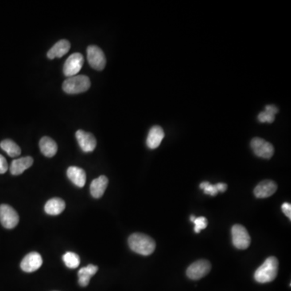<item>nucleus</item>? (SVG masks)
Returning <instances> with one entry per match:
<instances>
[{
	"label": "nucleus",
	"mask_w": 291,
	"mask_h": 291,
	"mask_svg": "<svg viewBox=\"0 0 291 291\" xmlns=\"http://www.w3.org/2000/svg\"><path fill=\"white\" fill-rule=\"evenodd\" d=\"M129 248L134 253L142 256H149L156 249V242L152 237L141 233H134L128 239Z\"/></svg>",
	"instance_id": "obj_1"
},
{
	"label": "nucleus",
	"mask_w": 291,
	"mask_h": 291,
	"mask_svg": "<svg viewBox=\"0 0 291 291\" xmlns=\"http://www.w3.org/2000/svg\"><path fill=\"white\" fill-rule=\"evenodd\" d=\"M278 272V261L274 257H269L256 270L254 278L259 283L273 281L277 277Z\"/></svg>",
	"instance_id": "obj_2"
},
{
	"label": "nucleus",
	"mask_w": 291,
	"mask_h": 291,
	"mask_svg": "<svg viewBox=\"0 0 291 291\" xmlns=\"http://www.w3.org/2000/svg\"><path fill=\"white\" fill-rule=\"evenodd\" d=\"M91 87V81L86 75H75L64 81L63 91L67 94H79L87 91Z\"/></svg>",
	"instance_id": "obj_3"
},
{
	"label": "nucleus",
	"mask_w": 291,
	"mask_h": 291,
	"mask_svg": "<svg viewBox=\"0 0 291 291\" xmlns=\"http://www.w3.org/2000/svg\"><path fill=\"white\" fill-rule=\"evenodd\" d=\"M231 235L233 245L236 249L245 250L250 246V235L247 229L242 225H234L231 229Z\"/></svg>",
	"instance_id": "obj_4"
},
{
	"label": "nucleus",
	"mask_w": 291,
	"mask_h": 291,
	"mask_svg": "<svg viewBox=\"0 0 291 291\" xmlns=\"http://www.w3.org/2000/svg\"><path fill=\"white\" fill-rule=\"evenodd\" d=\"M19 215L9 205L0 206V222L6 229H13L19 223Z\"/></svg>",
	"instance_id": "obj_5"
},
{
	"label": "nucleus",
	"mask_w": 291,
	"mask_h": 291,
	"mask_svg": "<svg viewBox=\"0 0 291 291\" xmlns=\"http://www.w3.org/2000/svg\"><path fill=\"white\" fill-rule=\"evenodd\" d=\"M87 61L93 69L102 71L106 65V59L103 51L96 45H89L87 50Z\"/></svg>",
	"instance_id": "obj_6"
},
{
	"label": "nucleus",
	"mask_w": 291,
	"mask_h": 291,
	"mask_svg": "<svg viewBox=\"0 0 291 291\" xmlns=\"http://www.w3.org/2000/svg\"><path fill=\"white\" fill-rule=\"evenodd\" d=\"M251 148L256 156L263 159H270L274 154L273 146L261 137H254L251 141Z\"/></svg>",
	"instance_id": "obj_7"
},
{
	"label": "nucleus",
	"mask_w": 291,
	"mask_h": 291,
	"mask_svg": "<svg viewBox=\"0 0 291 291\" xmlns=\"http://www.w3.org/2000/svg\"><path fill=\"white\" fill-rule=\"evenodd\" d=\"M84 63V58L79 53H75L65 62L63 66V73L66 76H75L81 71L82 67Z\"/></svg>",
	"instance_id": "obj_8"
},
{
	"label": "nucleus",
	"mask_w": 291,
	"mask_h": 291,
	"mask_svg": "<svg viewBox=\"0 0 291 291\" xmlns=\"http://www.w3.org/2000/svg\"><path fill=\"white\" fill-rule=\"evenodd\" d=\"M210 269H211V265H210V261H206V260H199L189 265L186 271V274L188 278L192 279V280H199L208 274Z\"/></svg>",
	"instance_id": "obj_9"
},
{
	"label": "nucleus",
	"mask_w": 291,
	"mask_h": 291,
	"mask_svg": "<svg viewBox=\"0 0 291 291\" xmlns=\"http://www.w3.org/2000/svg\"><path fill=\"white\" fill-rule=\"evenodd\" d=\"M77 141L83 152H92L96 147V139L92 133L83 131L82 129L77 130L75 133Z\"/></svg>",
	"instance_id": "obj_10"
},
{
	"label": "nucleus",
	"mask_w": 291,
	"mask_h": 291,
	"mask_svg": "<svg viewBox=\"0 0 291 291\" xmlns=\"http://www.w3.org/2000/svg\"><path fill=\"white\" fill-rule=\"evenodd\" d=\"M42 257L36 252L28 253L20 263V268L26 273H32L40 269L42 265Z\"/></svg>",
	"instance_id": "obj_11"
},
{
	"label": "nucleus",
	"mask_w": 291,
	"mask_h": 291,
	"mask_svg": "<svg viewBox=\"0 0 291 291\" xmlns=\"http://www.w3.org/2000/svg\"><path fill=\"white\" fill-rule=\"evenodd\" d=\"M277 189V185L274 181L265 180L259 183L255 188L254 194L257 198H266L274 194Z\"/></svg>",
	"instance_id": "obj_12"
},
{
	"label": "nucleus",
	"mask_w": 291,
	"mask_h": 291,
	"mask_svg": "<svg viewBox=\"0 0 291 291\" xmlns=\"http://www.w3.org/2000/svg\"><path fill=\"white\" fill-rule=\"evenodd\" d=\"M67 174L69 180H71L73 184L76 185L77 187L83 188L86 184L87 175H86V172L83 168L75 167V166H71L67 169Z\"/></svg>",
	"instance_id": "obj_13"
},
{
	"label": "nucleus",
	"mask_w": 291,
	"mask_h": 291,
	"mask_svg": "<svg viewBox=\"0 0 291 291\" xmlns=\"http://www.w3.org/2000/svg\"><path fill=\"white\" fill-rule=\"evenodd\" d=\"M164 137V129L159 125H155L150 129L148 138H147V145L150 149H156L160 147Z\"/></svg>",
	"instance_id": "obj_14"
},
{
	"label": "nucleus",
	"mask_w": 291,
	"mask_h": 291,
	"mask_svg": "<svg viewBox=\"0 0 291 291\" xmlns=\"http://www.w3.org/2000/svg\"><path fill=\"white\" fill-rule=\"evenodd\" d=\"M33 164V159L30 156L20 158L13 160L10 166V172L14 176H18L22 174L25 170L30 168Z\"/></svg>",
	"instance_id": "obj_15"
},
{
	"label": "nucleus",
	"mask_w": 291,
	"mask_h": 291,
	"mask_svg": "<svg viewBox=\"0 0 291 291\" xmlns=\"http://www.w3.org/2000/svg\"><path fill=\"white\" fill-rule=\"evenodd\" d=\"M109 180L105 176H101L93 180L90 185V192L94 198H101L107 188Z\"/></svg>",
	"instance_id": "obj_16"
},
{
	"label": "nucleus",
	"mask_w": 291,
	"mask_h": 291,
	"mask_svg": "<svg viewBox=\"0 0 291 291\" xmlns=\"http://www.w3.org/2000/svg\"><path fill=\"white\" fill-rule=\"evenodd\" d=\"M71 48V43L69 42L67 40H61L52 47V48L47 53V57L50 59H54L55 58H62L67 53Z\"/></svg>",
	"instance_id": "obj_17"
},
{
	"label": "nucleus",
	"mask_w": 291,
	"mask_h": 291,
	"mask_svg": "<svg viewBox=\"0 0 291 291\" xmlns=\"http://www.w3.org/2000/svg\"><path fill=\"white\" fill-rule=\"evenodd\" d=\"M66 208V203L59 198H51L44 206V211L48 215H59Z\"/></svg>",
	"instance_id": "obj_18"
},
{
	"label": "nucleus",
	"mask_w": 291,
	"mask_h": 291,
	"mask_svg": "<svg viewBox=\"0 0 291 291\" xmlns=\"http://www.w3.org/2000/svg\"><path fill=\"white\" fill-rule=\"evenodd\" d=\"M40 152L48 158L54 157L58 152V145L51 137H43L39 142Z\"/></svg>",
	"instance_id": "obj_19"
},
{
	"label": "nucleus",
	"mask_w": 291,
	"mask_h": 291,
	"mask_svg": "<svg viewBox=\"0 0 291 291\" xmlns=\"http://www.w3.org/2000/svg\"><path fill=\"white\" fill-rule=\"evenodd\" d=\"M98 271V267L96 265H88L87 267H83L79 269L78 272L79 276V284L82 287H86L88 285L90 279L93 275H95Z\"/></svg>",
	"instance_id": "obj_20"
},
{
	"label": "nucleus",
	"mask_w": 291,
	"mask_h": 291,
	"mask_svg": "<svg viewBox=\"0 0 291 291\" xmlns=\"http://www.w3.org/2000/svg\"><path fill=\"white\" fill-rule=\"evenodd\" d=\"M0 148H2L10 157H17L21 154L20 147L11 139H5L1 141Z\"/></svg>",
	"instance_id": "obj_21"
},
{
	"label": "nucleus",
	"mask_w": 291,
	"mask_h": 291,
	"mask_svg": "<svg viewBox=\"0 0 291 291\" xmlns=\"http://www.w3.org/2000/svg\"><path fill=\"white\" fill-rule=\"evenodd\" d=\"M278 113V109L275 105H267L265 110L258 115V120L262 123H273L275 115Z\"/></svg>",
	"instance_id": "obj_22"
},
{
	"label": "nucleus",
	"mask_w": 291,
	"mask_h": 291,
	"mask_svg": "<svg viewBox=\"0 0 291 291\" xmlns=\"http://www.w3.org/2000/svg\"><path fill=\"white\" fill-rule=\"evenodd\" d=\"M63 262L69 269H76L80 264V258L76 253L67 252L63 257Z\"/></svg>",
	"instance_id": "obj_23"
},
{
	"label": "nucleus",
	"mask_w": 291,
	"mask_h": 291,
	"mask_svg": "<svg viewBox=\"0 0 291 291\" xmlns=\"http://www.w3.org/2000/svg\"><path fill=\"white\" fill-rule=\"evenodd\" d=\"M200 188L204 191V193L210 196H216L218 192V186L216 184H211L210 182L204 181L201 183Z\"/></svg>",
	"instance_id": "obj_24"
},
{
	"label": "nucleus",
	"mask_w": 291,
	"mask_h": 291,
	"mask_svg": "<svg viewBox=\"0 0 291 291\" xmlns=\"http://www.w3.org/2000/svg\"><path fill=\"white\" fill-rule=\"evenodd\" d=\"M193 223L195 225L194 231L196 233H200L201 230H204L208 226V221L205 217H198V218L196 217L195 220L193 221Z\"/></svg>",
	"instance_id": "obj_25"
},
{
	"label": "nucleus",
	"mask_w": 291,
	"mask_h": 291,
	"mask_svg": "<svg viewBox=\"0 0 291 291\" xmlns=\"http://www.w3.org/2000/svg\"><path fill=\"white\" fill-rule=\"evenodd\" d=\"M8 164L6 159L0 155V174H4L8 171Z\"/></svg>",
	"instance_id": "obj_26"
},
{
	"label": "nucleus",
	"mask_w": 291,
	"mask_h": 291,
	"mask_svg": "<svg viewBox=\"0 0 291 291\" xmlns=\"http://www.w3.org/2000/svg\"><path fill=\"white\" fill-rule=\"evenodd\" d=\"M281 210H282L283 213L286 215L287 218H289V220H291V206L288 202H285L283 203L282 206H281Z\"/></svg>",
	"instance_id": "obj_27"
},
{
	"label": "nucleus",
	"mask_w": 291,
	"mask_h": 291,
	"mask_svg": "<svg viewBox=\"0 0 291 291\" xmlns=\"http://www.w3.org/2000/svg\"><path fill=\"white\" fill-rule=\"evenodd\" d=\"M217 186H218V192H224L227 189V184L224 183H218Z\"/></svg>",
	"instance_id": "obj_28"
},
{
	"label": "nucleus",
	"mask_w": 291,
	"mask_h": 291,
	"mask_svg": "<svg viewBox=\"0 0 291 291\" xmlns=\"http://www.w3.org/2000/svg\"><path fill=\"white\" fill-rule=\"evenodd\" d=\"M195 218H196V217L194 216V215H192V216L190 217V220L193 222V221L195 220Z\"/></svg>",
	"instance_id": "obj_29"
}]
</instances>
